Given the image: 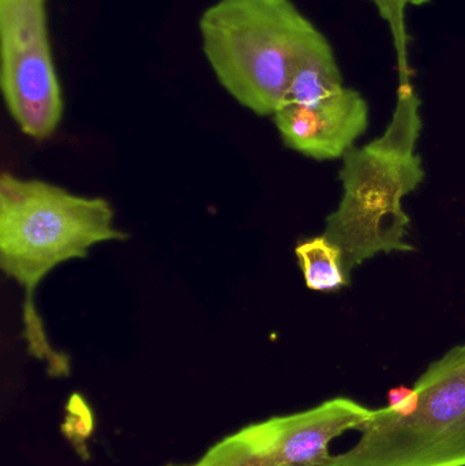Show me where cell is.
<instances>
[{
    "label": "cell",
    "mask_w": 465,
    "mask_h": 466,
    "mask_svg": "<svg viewBox=\"0 0 465 466\" xmlns=\"http://www.w3.org/2000/svg\"><path fill=\"white\" fill-rule=\"evenodd\" d=\"M128 238L115 226L106 199L82 197L37 179L0 177V268L24 289V337L51 377H68L70 360L54 350L37 314L35 293L62 263L86 258L93 247Z\"/></svg>",
    "instance_id": "6da1fadb"
},
{
    "label": "cell",
    "mask_w": 465,
    "mask_h": 466,
    "mask_svg": "<svg viewBox=\"0 0 465 466\" xmlns=\"http://www.w3.org/2000/svg\"><path fill=\"white\" fill-rule=\"evenodd\" d=\"M420 100L411 79L400 81L392 119L379 138L344 156L343 198L327 218L324 236L343 254L347 273L379 254L414 251L407 238L403 198L425 179L417 144Z\"/></svg>",
    "instance_id": "7a4b0ae2"
},
{
    "label": "cell",
    "mask_w": 465,
    "mask_h": 466,
    "mask_svg": "<svg viewBox=\"0 0 465 466\" xmlns=\"http://www.w3.org/2000/svg\"><path fill=\"white\" fill-rule=\"evenodd\" d=\"M198 25L216 78L258 116L275 115L298 63L324 35L291 0H218Z\"/></svg>",
    "instance_id": "3957f363"
},
{
    "label": "cell",
    "mask_w": 465,
    "mask_h": 466,
    "mask_svg": "<svg viewBox=\"0 0 465 466\" xmlns=\"http://www.w3.org/2000/svg\"><path fill=\"white\" fill-rule=\"evenodd\" d=\"M414 389L411 415L373 410L357 445L330 466H465V344L433 361Z\"/></svg>",
    "instance_id": "277c9868"
},
{
    "label": "cell",
    "mask_w": 465,
    "mask_h": 466,
    "mask_svg": "<svg viewBox=\"0 0 465 466\" xmlns=\"http://www.w3.org/2000/svg\"><path fill=\"white\" fill-rule=\"evenodd\" d=\"M0 87L22 133L54 136L65 111L46 21V0H0Z\"/></svg>",
    "instance_id": "5b68a950"
},
{
    "label": "cell",
    "mask_w": 465,
    "mask_h": 466,
    "mask_svg": "<svg viewBox=\"0 0 465 466\" xmlns=\"http://www.w3.org/2000/svg\"><path fill=\"white\" fill-rule=\"evenodd\" d=\"M373 410L347 397L303 412L275 416L223 438L194 466H330L329 445L359 430Z\"/></svg>",
    "instance_id": "8992f818"
},
{
    "label": "cell",
    "mask_w": 465,
    "mask_h": 466,
    "mask_svg": "<svg viewBox=\"0 0 465 466\" xmlns=\"http://www.w3.org/2000/svg\"><path fill=\"white\" fill-rule=\"evenodd\" d=\"M284 144L316 160L344 157L369 126V104L344 86L318 103L281 104L273 115Z\"/></svg>",
    "instance_id": "52a82bcc"
},
{
    "label": "cell",
    "mask_w": 465,
    "mask_h": 466,
    "mask_svg": "<svg viewBox=\"0 0 465 466\" xmlns=\"http://www.w3.org/2000/svg\"><path fill=\"white\" fill-rule=\"evenodd\" d=\"M343 76L329 41L322 35L298 63L281 104L318 103L343 89Z\"/></svg>",
    "instance_id": "ba28073f"
},
{
    "label": "cell",
    "mask_w": 465,
    "mask_h": 466,
    "mask_svg": "<svg viewBox=\"0 0 465 466\" xmlns=\"http://www.w3.org/2000/svg\"><path fill=\"white\" fill-rule=\"evenodd\" d=\"M295 254L308 289L333 292L349 284L341 249L324 235L298 244Z\"/></svg>",
    "instance_id": "9c48e42d"
},
{
    "label": "cell",
    "mask_w": 465,
    "mask_h": 466,
    "mask_svg": "<svg viewBox=\"0 0 465 466\" xmlns=\"http://www.w3.org/2000/svg\"><path fill=\"white\" fill-rule=\"evenodd\" d=\"M376 5L381 18L389 25L393 46L398 56L399 81L412 78L409 62V33L406 27V11L409 5L420 7L431 0H369Z\"/></svg>",
    "instance_id": "30bf717a"
},
{
    "label": "cell",
    "mask_w": 465,
    "mask_h": 466,
    "mask_svg": "<svg viewBox=\"0 0 465 466\" xmlns=\"http://www.w3.org/2000/svg\"><path fill=\"white\" fill-rule=\"evenodd\" d=\"M411 393L412 389L406 388V386H399V388L390 389L387 394L388 407L395 408L396 405L400 404V402L406 400Z\"/></svg>",
    "instance_id": "8fae6325"
},
{
    "label": "cell",
    "mask_w": 465,
    "mask_h": 466,
    "mask_svg": "<svg viewBox=\"0 0 465 466\" xmlns=\"http://www.w3.org/2000/svg\"><path fill=\"white\" fill-rule=\"evenodd\" d=\"M168 466H179V465H168ZM194 466V465H193Z\"/></svg>",
    "instance_id": "7c38bea8"
}]
</instances>
